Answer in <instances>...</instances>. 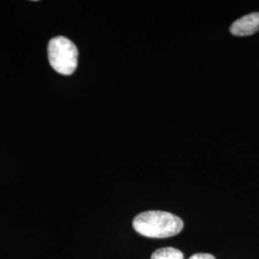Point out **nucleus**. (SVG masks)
<instances>
[{"label": "nucleus", "instance_id": "obj_4", "mask_svg": "<svg viewBox=\"0 0 259 259\" xmlns=\"http://www.w3.org/2000/svg\"><path fill=\"white\" fill-rule=\"evenodd\" d=\"M151 259H185V256L181 250L168 247L155 250Z\"/></svg>", "mask_w": 259, "mask_h": 259}, {"label": "nucleus", "instance_id": "obj_2", "mask_svg": "<svg viewBox=\"0 0 259 259\" xmlns=\"http://www.w3.org/2000/svg\"><path fill=\"white\" fill-rule=\"evenodd\" d=\"M48 61L51 67L62 75L74 73L78 65V49L67 37H53L47 47Z\"/></svg>", "mask_w": 259, "mask_h": 259}, {"label": "nucleus", "instance_id": "obj_1", "mask_svg": "<svg viewBox=\"0 0 259 259\" xmlns=\"http://www.w3.org/2000/svg\"><path fill=\"white\" fill-rule=\"evenodd\" d=\"M139 234L150 238H167L179 234L184 228L183 220L172 213L149 210L139 214L133 222Z\"/></svg>", "mask_w": 259, "mask_h": 259}, {"label": "nucleus", "instance_id": "obj_3", "mask_svg": "<svg viewBox=\"0 0 259 259\" xmlns=\"http://www.w3.org/2000/svg\"><path fill=\"white\" fill-rule=\"evenodd\" d=\"M231 33L237 37L250 36L259 31V13H251L235 20L231 26Z\"/></svg>", "mask_w": 259, "mask_h": 259}, {"label": "nucleus", "instance_id": "obj_5", "mask_svg": "<svg viewBox=\"0 0 259 259\" xmlns=\"http://www.w3.org/2000/svg\"><path fill=\"white\" fill-rule=\"evenodd\" d=\"M188 259H216L210 253H196Z\"/></svg>", "mask_w": 259, "mask_h": 259}]
</instances>
